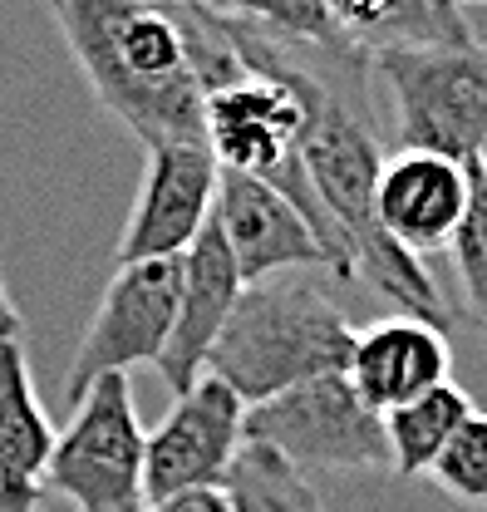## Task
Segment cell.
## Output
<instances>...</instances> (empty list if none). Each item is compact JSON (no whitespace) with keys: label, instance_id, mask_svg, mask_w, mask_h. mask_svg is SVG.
Here are the masks:
<instances>
[{"label":"cell","instance_id":"obj_1","mask_svg":"<svg viewBox=\"0 0 487 512\" xmlns=\"http://www.w3.org/2000/svg\"><path fill=\"white\" fill-rule=\"evenodd\" d=\"M109 119L143 148L207 143L197 69V5L178 0H45Z\"/></svg>","mask_w":487,"mask_h":512},{"label":"cell","instance_id":"obj_2","mask_svg":"<svg viewBox=\"0 0 487 512\" xmlns=\"http://www.w3.org/2000/svg\"><path fill=\"white\" fill-rule=\"evenodd\" d=\"M384 143H389V133L374 114H360V109L330 99L305 138L310 188L355 256V281H365L384 301H394L399 316H419L448 330L453 316H448V301H443L438 281L428 276V266L414 252H404L394 237H384V227H379L374 188H379V168L389 153Z\"/></svg>","mask_w":487,"mask_h":512},{"label":"cell","instance_id":"obj_3","mask_svg":"<svg viewBox=\"0 0 487 512\" xmlns=\"http://www.w3.org/2000/svg\"><path fill=\"white\" fill-rule=\"evenodd\" d=\"M355 335L360 330L315 281L266 276L256 286H242L207 355V375L227 380L246 404H261L291 384L345 370Z\"/></svg>","mask_w":487,"mask_h":512},{"label":"cell","instance_id":"obj_4","mask_svg":"<svg viewBox=\"0 0 487 512\" xmlns=\"http://www.w3.org/2000/svg\"><path fill=\"white\" fill-rule=\"evenodd\" d=\"M374 79L389 94V148H428L458 163L487 153V40L379 50Z\"/></svg>","mask_w":487,"mask_h":512},{"label":"cell","instance_id":"obj_5","mask_svg":"<svg viewBox=\"0 0 487 512\" xmlns=\"http://www.w3.org/2000/svg\"><path fill=\"white\" fill-rule=\"evenodd\" d=\"M143 448L148 429L138 424L128 375H99L74 399L45 468V488L74 512H143Z\"/></svg>","mask_w":487,"mask_h":512},{"label":"cell","instance_id":"obj_6","mask_svg":"<svg viewBox=\"0 0 487 512\" xmlns=\"http://www.w3.org/2000/svg\"><path fill=\"white\" fill-rule=\"evenodd\" d=\"M246 439L276 448L301 473H389L384 414L355 394L345 370L246 404Z\"/></svg>","mask_w":487,"mask_h":512},{"label":"cell","instance_id":"obj_7","mask_svg":"<svg viewBox=\"0 0 487 512\" xmlns=\"http://www.w3.org/2000/svg\"><path fill=\"white\" fill-rule=\"evenodd\" d=\"M178 296H183V256L114 266V281L94 306L69 360V380H64L69 404L99 375H128L138 365H158L178 320Z\"/></svg>","mask_w":487,"mask_h":512},{"label":"cell","instance_id":"obj_8","mask_svg":"<svg viewBox=\"0 0 487 512\" xmlns=\"http://www.w3.org/2000/svg\"><path fill=\"white\" fill-rule=\"evenodd\" d=\"M246 439V399L217 375H202L173 409L148 429L143 448V488L148 503L187 488H222L232 458Z\"/></svg>","mask_w":487,"mask_h":512},{"label":"cell","instance_id":"obj_9","mask_svg":"<svg viewBox=\"0 0 487 512\" xmlns=\"http://www.w3.org/2000/svg\"><path fill=\"white\" fill-rule=\"evenodd\" d=\"M222 163L207 143H158L148 148V168L133 197V212L123 222L114 266L128 261H163L187 256V247L202 237L217 207Z\"/></svg>","mask_w":487,"mask_h":512},{"label":"cell","instance_id":"obj_10","mask_svg":"<svg viewBox=\"0 0 487 512\" xmlns=\"http://www.w3.org/2000/svg\"><path fill=\"white\" fill-rule=\"evenodd\" d=\"M212 217L227 237V252L237 261L242 286H256V281L281 276V271H301V266H330L335 271L330 247L310 227V217L281 188H271L251 173L222 168Z\"/></svg>","mask_w":487,"mask_h":512},{"label":"cell","instance_id":"obj_11","mask_svg":"<svg viewBox=\"0 0 487 512\" xmlns=\"http://www.w3.org/2000/svg\"><path fill=\"white\" fill-rule=\"evenodd\" d=\"M468 163L428 153V148H389L374 188V212L384 237L424 261L428 252H448L463 212H468Z\"/></svg>","mask_w":487,"mask_h":512},{"label":"cell","instance_id":"obj_12","mask_svg":"<svg viewBox=\"0 0 487 512\" xmlns=\"http://www.w3.org/2000/svg\"><path fill=\"white\" fill-rule=\"evenodd\" d=\"M242 296V276H237V261L227 252V237L217 227V217L202 227V237L187 247L183 256V296H178V320H173V335L158 355V375L173 394H187L192 384L202 380L207 370V355L222 335V325L232 316Z\"/></svg>","mask_w":487,"mask_h":512},{"label":"cell","instance_id":"obj_13","mask_svg":"<svg viewBox=\"0 0 487 512\" xmlns=\"http://www.w3.org/2000/svg\"><path fill=\"white\" fill-rule=\"evenodd\" d=\"M448 365H453L448 330L394 311V316L374 320L369 330L355 335L345 380L355 384V394L365 399L369 409L389 414V409L409 404L414 394L448 380Z\"/></svg>","mask_w":487,"mask_h":512},{"label":"cell","instance_id":"obj_14","mask_svg":"<svg viewBox=\"0 0 487 512\" xmlns=\"http://www.w3.org/2000/svg\"><path fill=\"white\" fill-rule=\"evenodd\" d=\"M55 439L60 434L50 429V414L40 409L20 340H0V483L40 488Z\"/></svg>","mask_w":487,"mask_h":512},{"label":"cell","instance_id":"obj_15","mask_svg":"<svg viewBox=\"0 0 487 512\" xmlns=\"http://www.w3.org/2000/svg\"><path fill=\"white\" fill-rule=\"evenodd\" d=\"M473 419V399L453 380L433 384L414 394L409 404L384 414V439H389V473L399 478H428L433 458L453 444V434Z\"/></svg>","mask_w":487,"mask_h":512},{"label":"cell","instance_id":"obj_16","mask_svg":"<svg viewBox=\"0 0 487 512\" xmlns=\"http://www.w3.org/2000/svg\"><path fill=\"white\" fill-rule=\"evenodd\" d=\"M222 493L232 512H325L310 473H301L291 458H281L276 448L256 444V439H242L222 478Z\"/></svg>","mask_w":487,"mask_h":512},{"label":"cell","instance_id":"obj_17","mask_svg":"<svg viewBox=\"0 0 487 512\" xmlns=\"http://www.w3.org/2000/svg\"><path fill=\"white\" fill-rule=\"evenodd\" d=\"M207 10L251 25L256 35L286 45V50H305V55H325V50H360L335 15L325 10V0H202Z\"/></svg>","mask_w":487,"mask_h":512},{"label":"cell","instance_id":"obj_18","mask_svg":"<svg viewBox=\"0 0 487 512\" xmlns=\"http://www.w3.org/2000/svg\"><path fill=\"white\" fill-rule=\"evenodd\" d=\"M468 178H473L468 212H463V222H458L448 252H453V266H458L468 311H473V320L483 325V335H487V158H473V163H468Z\"/></svg>","mask_w":487,"mask_h":512},{"label":"cell","instance_id":"obj_19","mask_svg":"<svg viewBox=\"0 0 487 512\" xmlns=\"http://www.w3.org/2000/svg\"><path fill=\"white\" fill-rule=\"evenodd\" d=\"M428 478H433V488H443L453 503L487 508V414L473 409V419L453 434V444L433 458Z\"/></svg>","mask_w":487,"mask_h":512},{"label":"cell","instance_id":"obj_20","mask_svg":"<svg viewBox=\"0 0 487 512\" xmlns=\"http://www.w3.org/2000/svg\"><path fill=\"white\" fill-rule=\"evenodd\" d=\"M325 10L335 15V25H340L365 55H374L379 40H384V30H389V20L404 10V0H325Z\"/></svg>","mask_w":487,"mask_h":512},{"label":"cell","instance_id":"obj_21","mask_svg":"<svg viewBox=\"0 0 487 512\" xmlns=\"http://www.w3.org/2000/svg\"><path fill=\"white\" fill-rule=\"evenodd\" d=\"M143 512H232L227 493L222 488H187V493H173V498H158Z\"/></svg>","mask_w":487,"mask_h":512},{"label":"cell","instance_id":"obj_22","mask_svg":"<svg viewBox=\"0 0 487 512\" xmlns=\"http://www.w3.org/2000/svg\"><path fill=\"white\" fill-rule=\"evenodd\" d=\"M40 503V488L30 483H0V512H35Z\"/></svg>","mask_w":487,"mask_h":512},{"label":"cell","instance_id":"obj_23","mask_svg":"<svg viewBox=\"0 0 487 512\" xmlns=\"http://www.w3.org/2000/svg\"><path fill=\"white\" fill-rule=\"evenodd\" d=\"M0 340H20V306L10 301L5 276H0Z\"/></svg>","mask_w":487,"mask_h":512},{"label":"cell","instance_id":"obj_24","mask_svg":"<svg viewBox=\"0 0 487 512\" xmlns=\"http://www.w3.org/2000/svg\"><path fill=\"white\" fill-rule=\"evenodd\" d=\"M458 5H487V0H458Z\"/></svg>","mask_w":487,"mask_h":512},{"label":"cell","instance_id":"obj_25","mask_svg":"<svg viewBox=\"0 0 487 512\" xmlns=\"http://www.w3.org/2000/svg\"><path fill=\"white\" fill-rule=\"evenodd\" d=\"M178 5H202V0H178Z\"/></svg>","mask_w":487,"mask_h":512},{"label":"cell","instance_id":"obj_26","mask_svg":"<svg viewBox=\"0 0 487 512\" xmlns=\"http://www.w3.org/2000/svg\"><path fill=\"white\" fill-rule=\"evenodd\" d=\"M483 158H487V153H483Z\"/></svg>","mask_w":487,"mask_h":512}]
</instances>
